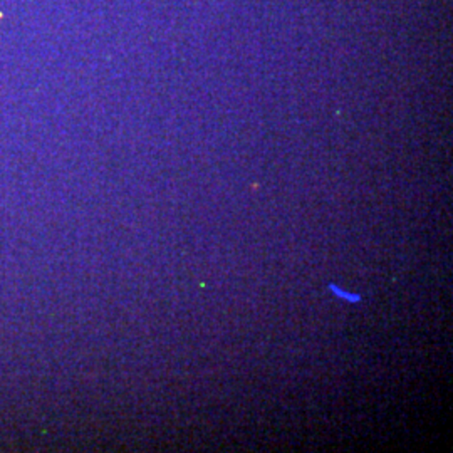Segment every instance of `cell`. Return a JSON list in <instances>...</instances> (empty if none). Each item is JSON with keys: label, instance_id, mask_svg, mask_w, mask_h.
Instances as JSON below:
<instances>
[{"label": "cell", "instance_id": "6da1fadb", "mask_svg": "<svg viewBox=\"0 0 453 453\" xmlns=\"http://www.w3.org/2000/svg\"><path fill=\"white\" fill-rule=\"evenodd\" d=\"M331 289H333V291L336 292V294H338V296H340V297H344V299H346V301H357V296H353V294H348V292L340 291V289H336V288H334V286H331Z\"/></svg>", "mask_w": 453, "mask_h": 453}]
</instances>
